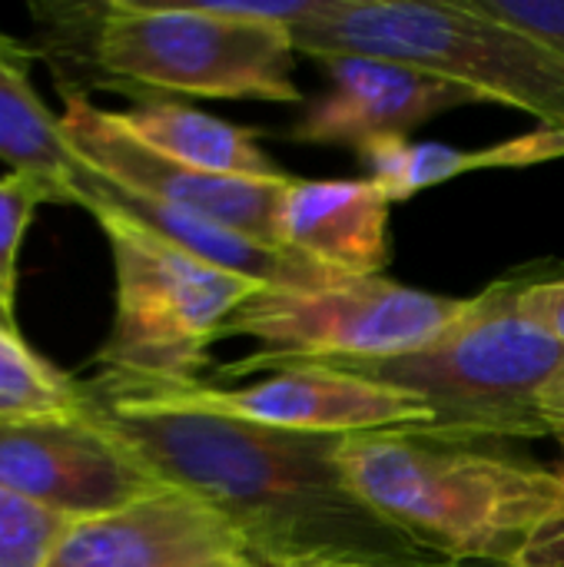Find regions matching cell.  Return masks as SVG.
Returning a JSON list of instances; mask_svg holds the SVG:
<instances>
[{
  "instance_id": "cell-1",
  "label": "cell",
  "mask_w": 564,
  "mask_h": 567,
  "mask_svg": "<svg viewBox=\"0 0 564 567\" xmlns=\"http://www.w3.org/2000/svg\"><path fill=\"white\" fill-rule=\"evenodd\" d=\"M80 412L160 485L219 512L246 555L342 567H452L376 515L339 468L342 439L289 435L186 405L170 382L96 372Z\"/></svg>"
},
{
  "instance_id": "cell-2",
  "label": "cell",
  "mask_w": 564,
  "mask_h": 567,
  "mask_svg": "<svg viewBox=\"0 0 564 567\" xmlns=\"http://www.w3.org/2000/svg\"><path fill=\"white\" fill-rule=\"evenodd\" d=\"M339 468L376 515L449 565L519 567L564 515L555 468L479 445L409 432L349 435Z\"/></svg>"
},
{
  "instance_id": "cell-3",
  "label": "cell",
  "mask_w": 564,
  "mask_h": 567,
  "mask_svg": "<svg viewBox=\"0 0 564 567\" xmlns=\"http://www.w3.org/2000/svg\"><path fill=\"white\" fill-rule=\"evenodd\" d=\"M542 262L519 266L469 299L465 312L425 349L392 359L322 362L416 395L432 409L425 439L479 445L495 439H542L539 392L564 365V349L532 326L519 299Z\"/></svg>"
},
{
  "instance_id": "cell-4",
  "label": "cell",
  "mask_w": 564,
  "mask_h": 567,
  "mask_svg": "<svg viewBox=\"0 0 564 567\" xmlns=\"http://www.w3.org/2000/svg\"><path fill=\"white\" fill-rule=\"evenodd\" d=\"M293 37L312 60L356 53L406 63L564 130L562 53L469 0H316Z\"/></svg>"
},
{
  "instance_id": "cell-5",
  "label": "cell",
  "mask_w": 564,
  "mask_h": 567,
  "mask_svg": "<svg viewBox=\"0 0 564 567\" xmlns=\"http://www.w3.org/2000/svg\"><path fill=\"white\" fill-rule=\"evenodd\" d=\"M86 10L90 60L110 80L209 100L302 103L286 23L223 17L206 3L106 0Z\"/></svg>"
},
{
  "instance_id": "cell-6",
  "label": "cell",
  "mask_w": 564,
  "mask_h": 567,
  "mask_svg": "<svg viewBox=\"0 0 564 567\" xmlns=\"http://www.w3.org/2000/svg\"><path fill=\"white\" fill-rule=\"evenodd\" d=\"M93 219L110 243L116 276L113 326L96 365L136 379L203 382L209 346L223 339L229 316L266 286L216 269L120 213L100 209Z\"/></svg>"
},
{
  "instance_id": "cell-7",
  "label": "cell",
  "mask_w": 564,
  "mask_h": 567,
  "mask_svg": "<svg viewBox=\"0 0 564 567\" xmlns=\"http://www.w3.org/2000/svg\"><path fill=\"white\" fill-rule=\"evenodd\" d=\"M469 299L392 282L346 279L322 289H259L223 326L259 342L256 355L223 365L216 379L273 372L296 362L392 359L435 342L459 322Z\"/></svg>"
},
{
  "instance_id": "cell-8",
  "label": "cell",
  "mask_w": 564,
  "mask_h": 567,
  "mask_svg": "<svg viewBox=\"0 0 564 567\" xmlns=\"http://www.w3.org/2000/svg\"><path fill=\"white\" fill-rule=\"evenodd\" d=\"M0 488L66 522L166 492L86 412L0 419Z\"/></svg>"
},
{
  "instance_id": "cell-9",
  "label": "cell",
  "mask_w": 564,
  "mask_h": 567,
  "mask_svg": "<svg viewBox=\"0 0 564 567\" xmlns=\"http://www.w3.org/2000/svg\"><path fill=\"white\" fill-rule=\"evenodd\" d=\"M63 136L70 150L106 179L170 203L176 209L196 213L209 223H219L239 236H249L263 246L283 249L279 209L283 193L293 183L286 179H239L216 176L183 163H173L140 143L116 116V110L93 106L80 90L63 93L60 113Z\"/></svg>"
},
{
  "instance_id": "cell-10",
  "label": "cell",
  "mask_w": 564,
  "mask_h": 567,
  "mask_svg": "<svg viewBox=\"0 0 564 567\" xmlns=\"http://www.w3.org/2000/svg\"><path fill=\"white\" fill-rule=\"evenodd\" d=\"M170 389L193 409L289 435H429L435 425L432 409L416 395L322 362L279 365L269 379L246 389H219L213 382H170Z\"/></svg>"
},
{
  "instance_id": "cell-11",
  "label": "cell",
  "mask_w": 564,
  "mask_h": 567,
  "mask_svg": "<svg viewBox=\"0 0 564 567\" xmlns=\"http://www.w3.org/2000/svg\"><path fill=\"white\" fill-rule=\"evenodd\" d=\"M319 63L329 70L332 90L312 100L302 120L289 130L296 143L362 150L372 140L406 136L449 110L485 103L469 86L379 56L342 53Z\"/></svg>"
},
{
  "instance_id": "cell-12",
  "label": "cell",
  "mask_w": 564,
  "mask_h": 567,
  "mask_svg": "<svg viewBox=\"0 0 564 567\" xmlns=\"http://www.w3.org/2000/svg\"><path fill=\"white\" fill-rule=\"evenodd\" d=\"M236 555H243V542L219 512L166 488L126 508L70 522L47 567H203Z\"/></svg>"
},
{
  "instance_id": "cell-13",
  "label": "cell",
  "mask_w": 564,
  "mask_h": 567,
  "mask_svg": "<svg viewBox=\"0 0 564 567\" xmlns=\"http://www.w3.org/2000/svg\"><path fill=\"white\" fill-rule=\"evenodd\" d=\"M73 206H83L86 213H100V209L120 213V216L140 223L143 229L156 233L160 239L180 246L183 252H189L216 269L253 279L266 289H322V286L352 279V276L332 272L326 266H316L302 256H293L286 249L263 246V243L239 236L219 223H209L196 213H186V209H176L153 196L133 193V189L106 179L103 173L90 169L80 156L73 166Z\"/></svg>"
},
{
  "instance_id": "cell-14",
  "label": "cell",
  "mask_w": 564,
  "mask_h": 567,
  "mask_svg": "<svg viewBox=\"0 0 564 567\" xmlns=\"http://www.w3.org/2000/svg\"><path fill=\"white\" fill-rule=\"evenodd\" d=\"M389 196L369 179H299L283 193V249L332 272L369 279L392 259Z\"/></svg>"
},
{
  "instance_id": "cell-15",
  "label": "cell",
  "mask_w": 564,
  "mask_h": 567,
  "mask_svg": "<svg viewBox=\"0 0 564 567\" xmlns=\"http://www.w3.org/2000/svg\"><path fill=\"white\" fill-rule=\"evenodd\" d=\"M356 153L366 169V179L376 183L389 196V203H402L422 189L442 186L472 169H525V166L564 159V130L539 126L535 133H522L482 150L409 143L406 136H386L366 143Z\"/></svg>"
},
{
  "instance_id": "cell-16",
  "label": "cell",
  "mask_w": 564,
  "mask_h": 567,
  "mask_svg": "<svg viewBox=\"0 0 564 567\" xmlns=\"http://www.w3.org/2000/svg\"><path fill=\"white\" fill-rule=\"evenodd\" d=\"M120 123L160 156L216 173V176H239V179H286L273 156L259 150L253 130L233 126L219 116L203 110L183 106L163 96H143L130 110H116Z\"/></svg>"
},
{
  "instance_id": "cell-17",
  "label": "cell",
  "mask_w": 564,
  "mask_h": 567,
  "mask_svg": "<svg viewBox=\"0 0 564 567\" xmlns=\"http://www.w3.org/2000/svg\"><path fill=\"white\" fill-rule=\"evenodd\" d=\"M33 50L0 33V163L10 173L43 183L57 203H73V166L60 113H53L30 80Z\"/></svg>"
},
{
  "instance_id": "cell-18",
  "label": "cell",
  "mask_w": 564,
  "mask_h": 567,
  "mask_svg": "<svg viewBox=\"0 0 564 567\" xmlns=\"http://www.w3.org/2000/svg\"><path fill=\"white\" fill-rule=\"evenodd\" d=\"M80 379L37 355L23 336L0 329V419L76 412Z\"/></svg>"
},
{
  "instance_id": "cell-19",
  "label": "cell",
  "mask_w": 564,
  "mask_h": 567,
  "mask_svg": "<svg viewBox=\"0 0 564 567\" xmlns=\"http://www.w3.org/2000/svg\"><path fill=\"white\" fill-rule=\"evenodd\" d=\"M66 518L0 488V567H47Z\"/></svg>"
},
{
  "instance_id": "cell-20",
  "label": "cell",
  "mask_w": 564,
  "mask_h": 567,
  "mask_svg": "<svg viewBox=\"0 0 564 567\" xmlns=\"http://www.w3.org/2000/svg\"><path fill=\"white\" fill-rule=\"evenodd\" d=\"M40 203H57L53 193L20 173L0 179V306L17 316V259L23 233Z\"/></svg>"
},
{
  "instance_id": "cell-21",
  "label": "cell",
  "mask_w": 564,
  "mask_h": 567,
  "mask_svg": "<svg viewBox=\"0 0 564 567\" xmlns=\"http://www.w3.org/2000/svg\"><path fill=\"white\" fill-rule=\"evenodd\" d=\"M472 10L509 23L564 56V0H469Z\"/></svg>"
},
{
  "instance_id": "cell-22",
  "label": "cell",
  "mask_w": 564,
  "mask_h": 567,
  "mask_svg": "<svg viewBox=\"0 0 564 567\" xmlns=\"http://www.w3.org/2000/svg\"><path fill=\"white\" fill-rule=\"evenodd\" d=\"M519 309L532 326H539L564 349V262L562 266L542 262L539 276L525 286Z\"/></svg>"
},
{
  "instance_id": "cell-23",
  "label": "cell",
  "mask_w": 564,
  "mask_h": 567,
  "mask_svg": "<svg viewBox=\"0 0 564 567\" xmlns=\"http://www.w3.org/2000/svg\"><path fill=\"white\" fill-rule=\"evenodd\" d=\"M558 445H562V458H558V465H555V475L562 478L564 485V439H558ZM519 567H564V515L558 522H552V525L532 542L525 561Z\"/></svg>"
},
{
  "instance_id": "cell-24",
  "label": "cell",
  "mask_w": 564,
  "mask_h": 567,
  "mask_svg": "<svg viewBox=\"0 0 564 567\" xmlns=\"http://www.w3.org/2000/svg\"><path fill=\"white\" fill-rule=\"evenodd\" d=\"M539 419H542L548 435L564 439V365L539 392Z\"/></svg>"
},
{
  "instance_id": "cell-25",
  "label": "cell",
  "mask_w": 564,
  "mask_h": 567,
  "mask_svg": "<svg viewBox=\"0 0 564 567\" xmlns=\"http://www.w3.org/2000/svg\"><path fill=\"white\" fill-rule=\"evenodd\" d=\"M243 561L249 567H342V565H306V561H273V558H259V555H246L243 551Z\"/></svg>"
},
{
  "instance_id": "cell-26",
  "label": "cell",
  "mask_w": 564,
  "mask_h": 567,
  "mask_svg": "<svg viewBox=\"0 0 564 567\" xmlns=\"http://www.w3.org/2000/svg\"><path fill=\"white\" fill-rule=\"evenodd\" d=\"M0 329H7V332H13V336H20V326H17V316H13V312H7L3 306H0Z\"/></svg>"
},
{
  "instance_id": "cell-27",
  "label": "cell",
  "mask_w": 564,
  "mask_h": 567,
  "mask_svg": "<svg viewBox=\"0 0 564 567\" xmlns=\"http://www.w3.org/2000/svg\"><path fill=\"white\" fill-rule=\"evenodd\" d=\"M203 567H249L243 561V555H236V558H223V561H213V565H203Z\"/></svg>"
},
{
  "instance_id": "cell-28",
  "label": "cell",
  "mask_w": 564,
  "mask_h": 567,
  "mask_svg": "<svg viewBox=\"0 0 564 567\" xmlns=\"http://www.w3.org/2000/svg\"><path fill=\"white\" fill-rule=\"evenodd\" d=\"M452 567H502V565H452Z\"/></svg>"
}]
</instances>
